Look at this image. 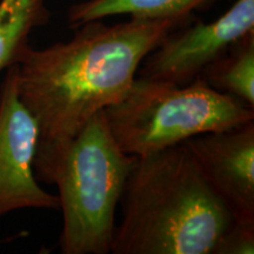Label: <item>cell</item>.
Instances as JSON below:
<instances>
[{"instance_id":"obj_1","label":"cell","mask_w":254,"mask_h":254,"mask_svg":"<svg viewBox=\"0 0 254 254\" xmlns=\"http://www.w3.org/2000/svg\"><path fill=\"white\" fill-rule=\"evenodd\" d=\"M192 19L129 18L114 25L92 20L75 27L65 43L43 50L28 46L17 63V90L36 119L39 139L74 135L118 103L146 57Z\"/></svg>"},{"instance_id":"obj_2","label":"cell","mask_w":254,"mask_h":254,"mask_svg":"<svg viewBox=\"0 0 254 254\" xmlns=\"http://www.w3.org/2000/svg\"><path fill=\"white\" fill-rule=\"evenodd\" d=\"M113 254H212L234 218L184 144L136 157Z\"/></svg>"},{"instance_id":"obj_3","label":"cell","mask_w":254,"mask_h":254,"mask_svg":"<svg viewBox=\"0 0 254 254\" xmlns=\"http://www.w3.org/2000/svg\"><path fill=\"white\" fill-rule=\"evenodd\" d=\"M135 158L120 148L104 111L74 135L38 140L34 174L58 189L63 254L111 253L116 211Z\"/></svg>"},{"instance_id":"obj_4","label":"cell","mask_w":254,"mask_h":254,"mask_svg":"<svg viewBox=\"0 0 254 254\" xmlns=\"http://www.w3.org/2000/svg\"><path fill=\"white\" fill-rule=\"evenodd\" d=\"M104 116L120 148L141 157L254 120V109L200 77L186 85L138 77Z\"/></svg>"},{"instance_id":"obj_5","label":"cell","mask_w":254,"mask_h":254,"mask_svg":"<svg viewBox=\"0 0 254 254\" xmlns=\"http://www.w3.org/2000/svg\"><path fill=\"white\" fill-rule=\"evenodd\" d=\"M187 23L164 38L142 62L139 77L186 85L232 45L254 33V0H236L211 23Z\"/></svg>"},{"instance_id":"obj_6","label":"cell","mask_w":254,"mask_h":254,"mask_svg":"<svg viewBox=\"0 0 254 254\" xmlns=\"http://www.w3.org/2000/svg\"><path fill=\"white\" fill-rule=\"evenodd\" d=\"M39 129L17 90V64L0 86V219L25 208L59 209V199L39 185L33 160Z\"/></svg>"},{"instance_id":"obj_7","label":"cell","mask_w":254,"mask_h":254,"mask_svg":"<svg viewBox=\"0 0 254 254\" xmlns=\"http://www.w3.org/2000/svg\"><path fill=\"white\" fill-rule=\"evenodd\" d=\"M234 220L254 225V120L184 141Z\"/></svg>"},{"instance_id":"obj_8","label":"cell","mask_w":254,"mask_h":254,"mask_svg":"<svg viewBox=\"0 0 254 254\" xmlns=\"http://www.w3.org/2000/svg\"><path fill=\"white\" fill-rule=\"evenodd\" d=\"M217 0H86L68 8L69 26L126 14L139 19H192V13Z\"/></svg>"},{"instance_id":"obj_9","label":"cell","mask_w":254,"mask_h":254,"mask_svg":"<svg viewBox=\"0 0 254 254\" xmlns=\"http://www.w3.org/2000/svg\"><path fill=\"white\" fill-rule=\"evenodd\" d=\"M49 19L46 0H0V73L19 62L32 32Z\"/></svg>"},{"instance_id":"obj_10","label":"cell","mask_w":254,"mask_h":254,"mask_svg":"<svg viewBox=\"0 0 254 254\" xmlns=\"http://www.w3.org/2000/svg\"><path fill=\"white\" fill-rule=\"evenodd\" d=\"M199 77L254 109V33L237 41Z\"/></svg>"},{"instance_id":"obj_11","label":"cell","mask_w":254,"mask_h":254,"mask_svg":"<svg viewBox=\"0 0 254 254\" xmlns=\"http://www.w3.org/2000/svg\"><path fill=\"white\" fill-rule=\"evenodd\" d=\"M254 252V225L234 220L219 239L212 254H252Z\"/></svg>"}]
</instances>
